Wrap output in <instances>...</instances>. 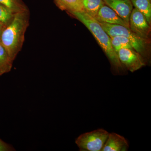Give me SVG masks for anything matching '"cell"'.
Segmentation results:
<instances>
[{
  "mask_svg": "<svg viewBox=\"0 0 151 151\" xmlns=\"http://www.w3.org/2000/svg\"><path fill=\"white\" fill-rule=\"evenodd\" d=\"M29 10L15 14L14 18L3 31L0 42L13 60L21 50L25 34L29 25Z\"/></svg>",
  "mask_w": 151,
  "mask_h": 151,
  "instance_id": "cell-1",
  "label": "cell"
},
{
  "mask_svg": "<svg viewBox=\"0 0 151 151\" xmlns=\"http://www.w3.org/2000/svg\"><path fill=\"white\" fill-rule=\"evenodd\" d=\"M70 14L82 22L92 33L115 69L119 71L122 69L123 65L112 46L111 37L105 32L99 22L85 11Z\"/></svg>",
  "mask_w": 151,
  "mask_h": 151,
  "instance_id": "cell-2",
  "label": "cell"
},
{
  "mask_svg": "<svg viewBox=\"0 0 151 151\" xmlns=\"http://www.w3.org/2000/svg\"><path fill=\"white\" fill-rule=\"evenodd\" d=\"M109 134L106 130L98 129L81 134L75 143L81 151H102Z\"/></svg>",
  "mask_w": 151,
  "mask_h": 151,
  "instance_id": "cell-3",
  "label": "cell"
},
{
  "mask_svg": "<svg viewBox=\"0 0 151 151\" xmlns=\"http://www.w3.org/2000/svg\"><path fill=\"white\" fill-rule=\"evenodd\" d=\"M99 23L110 37L120 36L127 37L130 40L135 51L140 54H143L145 52V40L138 36L130 29L121 25L110 24L102 22Z\"/></svg>",
  "mask_w": 151,
  "mask_h": 151,
  "instance_id": "cell-4",
  "label": "cell"
},
{
  "mask_svg": "<svg viewBox=\"0 0 151 151\" xmlns=\"http://www.w3.org/2000/svg\"><path fill=\"white\" fill-rule=\"evenodd\" d=\"M117 55L122 65L131 72H134L145 65L142 57L134 49H121Z\"/></svg>",
  "mask_w": 151,
  "mask_h": 151,
  "instance_id": "cell-5",
  "label": "cell"
},
{
  "mask_svg": "<svg viewBox=\"0 0 151 151\" xmlns=\"http://www.w3.org/2000/svg\"><path fill=\"white\" fill-rule=\"evenodd\" d=\"M129 26L131 30L139 37L145 40L148 37L150 24L145 16L137 9H133L130 15Z\"/></svg>",
  "mask_w": 151,
  "mask_h": 151,
  "instance_id": "cell-6",
  "label": "cell"
},
{
  "mask_svg": "<svg viewBox=\"0 0 151 151\" xmlns=\"http://www.w3.org/2000/svg\"><path fill=\"white\" fill-rule=\"evenodd\" d=\"M105 4L111 8L127 23L129 24L130 15L133 6L131 0H103Z\"/></svg>",
  "mask_w": 151,
  "mask_h": 151,
  "instance_id": "cell-7",
  "label": "cell"
},
{
  "mask_svg": "<svg viewBox=\"0 0 151 151\" xmlns=\"http://www.w3.org/2000/svg\"><path fill=\"white\" fill-rule=\"evenodd\" d=\"M94 18L99 22L121 25L130 29L129 24L119 16L115 11L105 4L100 9Z\"/></svg>",
  "mask_w": 151,
  "mask_h": 151,
  "instance_id": "cell-8",
  "label": "cell"
},
{
  "mask_svg": "<svg viewBox=\"0 0 151 151\" xmlns=\"http://www.w3.org/2000/svg\"><path fill=\"white\" fill-rule=\"evenodd\" d=\"M129 143L123 136L115 133H109L102 151H127Z\"/></svg>",
  "mask_w": 151,
  "mask_h": 151,
  "instance_id": "cell-9",
  "label": "cell"
},
{
  "mask_svg": "<svg viewBox=\"0 0 151 151\" xmlns=\"http://www.w3.org/2000/svg\"><path fill=\"white\" fill-rule=\"evenodd\" d=\"M56 5L63 11L72 13L84 12L83 0H53Z\"/></svg>",
  "mask_w": 151,
  "mask_h": 151,
  "instance_id": "cell-10",
  "label": "cell"
},
{
  "mask_svg": "<svg viewBox=\"0 0 151 151\" xmlns=\"http://www.w3.org/2000/svg\"><path fill=\"white\" fill-rule=\"evenodd\" d=\"M14 60L0 42V76L12 70Z\"/></svg>",
  "mask_w": 151,
  "mask_h": 151,
  "instance_id": "cell-11",
  "label": "cell"
},
{
  "mask_svg": "<svg viewBox=\"0 0 151 151\" xmlns=\"http://www.w3.org/2000/svg\"><path fill=\"white\" fill-rule=\"evenodd\" d=\"M132 5L145 17L149 24L151 23V0H131Z\"/></svg>",
  "mask_w": 151,
  "mask_h": 151,
  "instance_id": "cell-12",
  "label": "cell"
},
{
  "mask_svg": "<svg viewBox=\"0 0 151 151\" xmlns=\"http://www.w3.org/2000/svg\"><path fill=\"white\" fill-rule=\"evenodd\" d=\"M83 4L84 11L94 18L105 4L103 0H83Z\"/></svg>",
  "mask_w": 151,
  "mask_h": 151,
  "instance_id": "cell-13",
  "label": "cell"
},
{
  "mask_svg": "<svg viewBox=\"0 0 151 151\" xmlns=\"http://www.w3.org/2000/svg\"><path fill=\"white\" fill-rule=\"evenodd\" d=\"M0 3L14 14L29 10L23 0H0Z\"/></svg>",
  "mask_w": 151,
  "mask_h": 151,
  "instance_id": "cell-14",
  "label": "cell"
},
{
  "mask_svg": "<svg viewBox=\"0 0 151 151\" xmlns=\"http://www.w3.org/2000/svg\"><path fill=\"white\" fill-rule=\"evenodd\" d=\"M111 37V44L116 53L123 48L133 49L130 40L127 37L116 36Z\"/></svg>",
  "mask_w": 151,
  "mask_h": 151,
  "instance_id": "cell-15",
  "label": "cell"
},
{
  "mask_svg": "<svg viewBox=\"0 0 151 151\" xmlns=\"http://www.w3.org/2000/svg\"><path fill=\"white\" fill-rule=\"evenodd\" d=\"M15 14L0 3V22L7 25L14 18Z\"/></svg>",
  "mask_w": 151,
  "mask_h": 151,
  "instance_id": "cell-16",
  "label": "cell"
},
{
  "mask_svg": "<svg viewBox=\"0 0 151 151\" xmlns=\"http://www.w3.org/2000/svg\"><path fill=\"white\" fill-rule=\"evenodd\" d=\"M15 151V150L12 145L5 142L0 139V151Z\"/></svg>",
  "mask_w": 151,
  "mask_h": 151,
  "instance_id": "cell-17",
  "label": "cell"
},
{
  "mask_svg": "<svg viewBox=\"0 0 151 151\" xmlns=\"http://www.w3.org/2000/svg\"><path fill=\"white\" fill-rule=\"evenodd\" d=\"M6 25L4 24V23L0 22V37L4 29L5 28L6 26Z\"/></svg>",
  "mask_w": 151,
  "mask_h": 151,
  "instance_id": "cell-18",
  "label": "cell"
}]
</instances>
